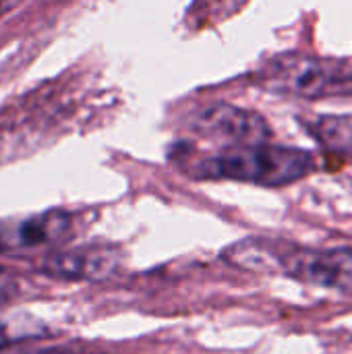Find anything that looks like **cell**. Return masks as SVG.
I'll return each instance as SVG.
<instances>
[{"label": "cell", "mask_w": 352, "mask_h": 354, "mask_svg": "<svg viewBox=\"0 0 352 354\" xmlns=\"http://www.w3.org/2000/svg\"><path fill=\"white\" fill-rule=\"evenodd\" d=\"M21 2H25V0H0V17L10 12L12 8H17Z\"/></svg>", "instance_id": "cell-10"}, {"label": "cell", "mask_w": 352, "mask_h": 354, "mask_svg": "<svg viewBox=\"0 0 352 354\" xmlns=\"http://www.w3.org/2000/svg\"><path fill=\"white\" fill-rule=\"evenodd\" d=\"M19 292V284L15 280V276L10 272H6L4 268H0V307L8 305Z\"/></svg>", "instance_id": "cell-8"}, {"label": "cell", "mask_w": 352, "mask_h": 354, "mask_svg": "<svg viewBox=\"0 0 352 354\" xmlns=\"http://www.w3.org/2000/svg\"><path fill=\"white\" fill-rule=\"evenodd\" d=\"M351 73H346L342 66L307 56L280 58L270 66L266 75V85L270 89L301 97H322L330 93H340L344 89H351Z\"/></svg>", "instance_id": "cell-3"}, {"label": "cell", "mask_w": 352, "mask_h": 354, "mask_svg": "<svg viewBox=\"0 0 352 354\" xmlns=\"http://www.w3.org/2000/svg\"><path fill=\"white\" fill-rule=\"evenodd\" d=\"M71 228L73 220L62 209H50L19 220H0V255L56 245L71 234Z\"/></svg>", "instance_id": "cell-4"}, {"label": "cell", "mask_w": 352, "mask_h": 354, "mask_svg": "<svg viewBox=\"0 0 352 354\" xmlns=\"http://www.w3.org/2000/svg\"><path fill=\"white\" fill-rule=\"evenodd\" d=\"M195 131L207 139L234 145L263 143L270 135L259 114L230 104H214L195 116Z\"/></svg>", "instance_id": "cell-5"}, {"label": "cell", "mask_w": 352, "mask_h": 354, "mask_svg": "<svg viewBox=\"0 0 352 354\" xmlns=\"http://www.w3.org/2000/svg\"><path fill=\"white\" fill-rule=\"evenodd\" d=\"M317 168L309 151L263 143L226 147L197 164L199 178L239 180L261 187H284L309 176Z\"/></svg>", "instance_id": "cell-2"}, {"label": "cell", "mask_w": 352, "mask_h": 354, "mask_svg": "<svg viewBox=\"0 0 352 354\" xmlns=\"http://www.w3.org/2000/svg\"><path fill=\"white\" fill-rule=\"evenodd\" d=\"M120 268V253L112 247H79L52 253L41 261V272L50 278L73 282H102Z\"/></svg>", "instance_id": "cell-6"}, {"label": "cell", "mask_w": 352, "mask_h": 354, "mask_svg": "<svg viewBox=\"0 0 352 354\" xmlns=\"http://www.w3.org/2000/svg\"><path fill=\"white\" fill-rule=\"evenodd\" d=\"M245 0H203V6L210 15L226 17L228 12L237 10Z\"/></svg>", "instance_id": "cell-9"}, {"label": "cell", "mask_w": 352, "mask_h": 354, "mask_svg": "<svg viewBox=\"0 0 352 354\" xmlns=\"http://www.w3.org/2000/svg\"><path fill=\"white\" fill-rule=\"evenodd\" d=\"M224 259L241 270L280 272L319 288L352 292V247L309 251L284 249L270 241L247 239L226 249Z\"/></svg>", "instance_id": "cell-1"}, {"label": "cell", "mask_w": 352, "mask_h": 354, "mask_svg": "<svg viewBox=\"0 0 352 354\" xmlns=\"http://www.w3.org/2000/svg\"><path fill=\"white\" fill-rule=\"evenodd\" d=\"M48 336L50 328L39 317L27 311H0V353L10 346L41 340Z\"/></svg>", "instance_id": "cell-7"}]
</instances>
